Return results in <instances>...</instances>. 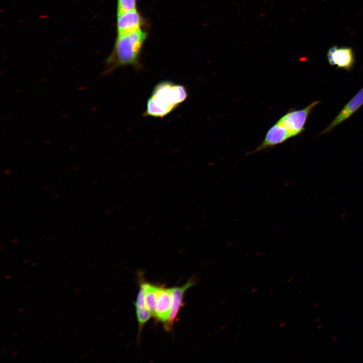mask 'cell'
Listing matches in <instances>:
<instances>
[{
  "label": "cell",
  "mask_w": 363,
  "mask_h": 363,
  "mask_svg": "<svg viewBox=\"0 0 363 363\" xmlns=\"http://www.w3.org/2000/svg\"><path fill=\"white\" fill-rule=\"evenodd\" d=\"M148 36L146 27L133 33L116 35L112 50L105 60L102 76L110 75L118 68L128 66L137 71L143 69L141 54Z\"/></svg>",
  "instance_id": "obj_1"
},
{
  "label": "cell",
  "mask_w": 363,
  "mask_h": 363,
  "mask_svg": "<svg viewBox=\"0 0 363 363\" xmlns=\"http://www.w3.org/2000/svg\"><path fill=\"white\" fill-rule=\"evenodd\" d=\"M188 97V91L183 85L169 80L158 83L147 99L142 116L163 118L172 112Z\"/></svg>",
  "instance_id": "obj_2"
},
{
  "label": "cell",
  "mask_w": 363,
  "mask_h": 363,
  "mask_svg": "<svg viewBox=\"0 0 363 363\" xmlns=\"http://www.w3.org/2000/svg\"><path fill=\"white\" fill-rule=\"evenodd\" d=\"M320 103L315 101L300 109H290L277 122L288 133L290 138L301 134L313 108Z\"/></svg>",
  "instance_id": "obj_3"
},
{
  "label": "cell",
  "mask_w": 363,
  "mask_h": 363,
  "mask_svg": "<svg viewBox=\"0 0 363 363\" xmlns=\"http://www.w3.org/2000/svg\"><path fill=\"white\" fill-rule=\"evenodd\" d=\"M146 21L137 9L117 14L116 35L129 34L146 27Z\"/></svg>",
  "instance_id": "obj_4"
},
{
  "label": "cell",
  "mask_w": 363,
  "mask_h": 363,
  "mask_svg": "<svg viewBox=\"0 0 363 363\" xmlns=\"http://www.w3.org/2000/svg\"><path fill=\"white\" fill-rule=\"evenodd\" d=\"M329 64L346 71L350 70L355 63L354 53L352 48L348 46L331 47L327 53Z\"/></svg>",
  "instance_id": "obj_5"
},
{
  "label": "cell",
  "mask_w": 363,
  "mask_h": 363,
  "mask_svg": "<svg viewBox=\"0 0 363 363\" xmlns=\"http://www.w3.org/2000/svg\"><path fill=\"white\" fill-rule=\"evenodd\" d=\"M196 283L195 278H191L186 284L181 286L173 287L171 288L172 294V308L167 322L164 325L165 329L169 331L173 327V323L183 306L184 294L190 287Z\"/></svg>",
  "instance_id": "obj_6"
},
{
  "label": "cell",
  "mask_w": 363,
  "mask_h": 363,
  "mask_svg": "<svg viewBox=\"0 0 363 363\" xmlns=\"http://www.w3.org/2000/svg\"><path fill=\"white\" fill-rule=\"evenodd\" d=\"M363 105V88L344 106L320 135L327 134L344 122Z\"/></svg>",
  "instance_id": "obj_7"
},
{
  "label": "cell",
  "mask_w": 363,
  "mask_h": 363,
  "mask_svg": "<svg viewBox=\"0 0 363 363\" xmlns=\"http://www.w3.org/2000/svg\"><path fill=\"white\" fill-rule=\"evenodd\" d=\"M171 288L159 286L157 291L154 317L164 325L167 322L172 308Z\"/></svg>",
  "instance_id": "obj_8"
},
{
  "label": "cell",
  "mask_w": 363,
  "mask_h": 363,
  "mask_svg": "<svg viewBox=\"0 0 363 363\" xmlns=\"http://www.w3.org/2000/svg\"><path fill=\"white\" fill-rule=\"evenodd\" d=\"M135 305L139 325V332H140L144 325L149 321L152 316L145 304L144 288L142 283H141L140 284Z\"/></svg>",
  "instance_id": "obj_9"
},
{
  "label": "cell",
  "mask_w": 363,
  "mask_h": 363,
  "mask_svg": "<svg viewBox=\"0 0 363 363\" xmlns=\"http://www.w3.org/2000/svg\"><path fill=\"white\" fill-rule=\"evenodd\" d=\"M144 288V300L146 306L154 316L157 299V291L159 286L146 282H141Z\"/></svg>",
  "instance_id": "obj_10"
},
{
  "label": "cell",
  "mask_w": 363,
  "mask_h": 363,
  "mask_svg": "<svg viewBox=\"0 0 363 363\" xmlns=\"http://www.w3.org/2000/svg\"><path fill=\"white\" fill-rule=\"evenodd\" d=\"M137 0H117V14L137 9Z\"/></svg>",
  "instance_id": "obj_11"
},
{
  "label": "cell",
  "mask_w": 363,
  "mask_h": 363,
  "mask_svg": "<svg viewBox=\"0 0 363 363\" xmlns=\"http://www.w3.org/2000/svg\"><path fill=\"white\" fill-rule=\"evenodd\" d=\"M12 277H13V275L10 274V275H7V276L6 277V279H8L11 278Z\"/></svg>",
  "instance_id": "obj_12"
},
{
  "label": "cell",
  "mask_w": 363,
  "mask_h": 363,
  "mask_svg": "<svg viewBox=\"0 0 363 363\" xmlns=\"http://www.w3.org/2000/svg\"><path fill=\"white\" fill-rule=\"evenodd\" d=\"M81 289V287L76 289V290H75V293L78 292Z\"/></svg>",
  "instance_id": "obj_13"
},
{
  "label": "cell",
  "mask_w": 363,
  "mask_h": 363,
  "mask_svg": "<svg viewBox=\"0 0 363 363\" xmlns=\"http://www.w3.org/2000/svg\"><path fill=\"white\" fill-rule=\"evenodd\" d=\"M17 353H18L17 351H14L11 353V355L13 356V355H15L16 354H17Z\"/></svg>",
  "instance_id": "obj_14"
},
{
  "label": "cell",
  "mask_w": 363,
  "mask_h": 363,
  "mask_svg": "<svg viewBox=\"0 0 363 363\" xmlns=\"http://www.w3.org/2000/svg\"><path fill=\"white\" fill-rule=\"evenodd\" d=\"M24 309H25L24 308H20V309H19L18 310V312H21V311H23Z\"/></svg>",
  "instance_id": "obj_15"
},
{
  "label": "cell",
  "mask_w": 363,
  "mask_h": 363,
  "mask_svg": "<svg viewBox=\"0 0 363 363\" xmlns=\"http://www.w3.org/2000/svg\"><path fill=\"white\" fill-rule=\"evenodd\" d=\"M32 265H33L34 267H36V266H37V264H36V263H33Z\"/></svg>",
  "instance_id": "obj_16"
},
{
  "label": "cell",
  "mask_w": 363,
  "mask_h": 363,
  "mask_svg": "<svg viewBox=\"0 0 363 363\" xmlns=\"http://www.w3.org/2000/svg\"><path fill=\"white\" fill-rule=\"evenodd\" d=\"M7 351V349L4 350L2 352V353H4V352H6Z\"/></svg>",
  "instance_id": "obj_17"
},
{
  "label": "cell",
  "mask_w": 363,
  "mask_h": 363,
  "mask_svg": "<svg viewBox=\"0 0 363 363\" xmlns=\"http://www.w3.org/2000/svg\"><path fill=\"white\" fill-rule=\"evenodd\" d=\"M68 284H69V283H67V284H64V286H66V285H67Z\"/></svg>",
  "instance_id": "obj_18"
}]
</instances>
